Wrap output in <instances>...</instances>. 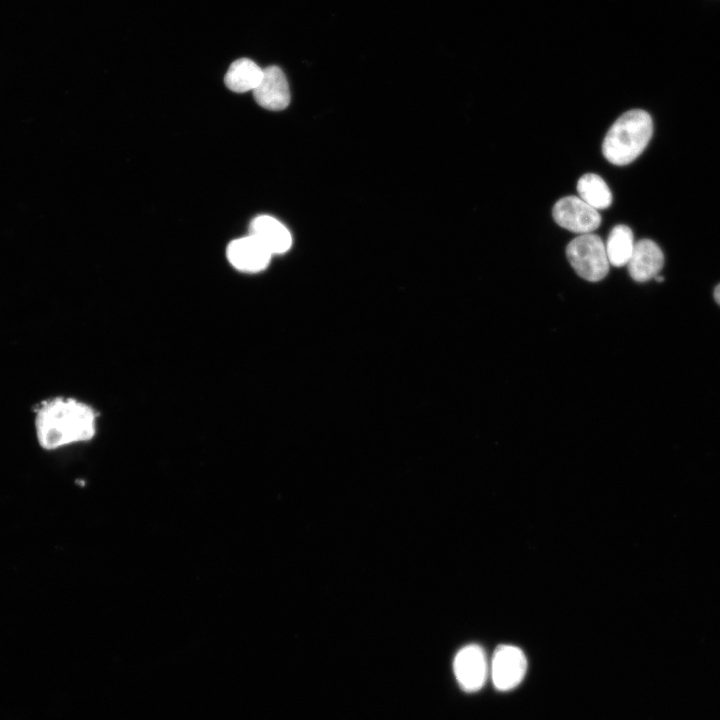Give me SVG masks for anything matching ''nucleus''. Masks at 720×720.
I'll return each instance as SVG.
<instances>
[{
	"mask_svg": "<svg viewBox=\"0 0 720 720\" xmlns=\"http://www.w3.org/2000/svg\"><path fill=\"white\" fill-rule=\"evenodd\" d=\"M226 256L229 263L239 271L259 272L268 266L272 254L254 236L248 235L231 241Z\"/></svg>",
	"mask_w": 720,
	"mask_h": 720,
	"instance_id": "obj_7",
	"label": "nucleus"
},
{
	"mask_svg": "<svg viewBox=\"0 0 720 720\" xmlns=\"http://www.w3.org/2000/svg\"><path fill=\"white\" fill-rule=\"evenodd\" d=\"M652 133L653 122L648 112L629 110L608 130L603 140L602 153L614 165H627L644 151Z\"/></svg>",
	"mask_w": 720,
	"mask_h": 720,
	"instance_id": "obj_2",
	"label": "nucleus"
},
{
	"mask_svg": "<svg viewBox=\"0 0 720 720\" xmlns=\"http://www.w3.org/2000/svg\"><path fill=\"white\" fill-rule=\"evenodd\" d=\"M453 670L460 687L466 692L481 689L487 679L489 666L482 647L470 644L458 651Z\"/></svg>",
	"mask_w": 720,
	"mask_h": 720,
	"instance_id": "obj_6",
	"label": "nucleus"
},
{
	"mask_svg": "<svg viewBox=\"0 0 720 720\" xmlns=\"http://www.w3.org/2000/svg\"><path fill=\"white\" fill-rule=\"evenodd\" d=\"M714 298L716 302L720 305V284L717 285L714 289Z\"/></svg>",
	"mask_w": 720,
	"mask_h": 720,
	"instance_id": "obj_14",
	"label": "nucleus"
},
{
	"mask_svg": "<svg viewBox=\"0 0 720 720\" xmlns=\"http://www.w3.org/2000/svg\"><path fill=\"white\" fill-rule=\"evenodd\" d=\"M579 197L596 210L606 209L612 203V193L597 174L588 173L581 176L577 182Z\"/></svg>",
	"mask_w": 720,
	"mask_h": 720,
	"instance_id": "obj_13",
	"label": "nucleus"
},
{
	"mask_svg": "<svg viewBox=\"0 0 720 720\" xmlns=\"http://www.w3.org/2000/svg\"><path fill=\"white\" fill-rule=\"evenodd\" d=\"M526 670L527 659L520 648L503 644L495 649L489 671L496 689L515 688L523 680Z\"/></svg>",
	"mask_w": 720,
	"mask_h": 720,
	"instance_id": "obj_4",
	"label": "nucleus"
},
{
	"mask_svg": "<svg viewBox=\"0 0 720 720\" xmlns=\"http://www.w3.org/2000/svg\"><path fill=\"white\" fill-rule=\"evenodd\" d=\"M552 215L559 226L580 235L593 232L601 224L598 210L576 196L559 199L553 206Z\"/></svg>",
	"mask_w": 720,
	"mask_h": 720,
	"instance_id": "obj_5",
	"label": "nucleus"
},
{
	"mask_svg": "<svg viewBox=\"0 0 720 720\" xmlns=\"http://www.w3.org/2000/svg\"><path fill=\"white\" fill-rule=\"evenodd\" d=\"M255 101L271 111L285 109L290 103V91L284 72L275 65L263 69V76L253 90Z\"/></svg>",
	"mask_w": 720,
	"mask_h": 720,
	"instance_id": "obj_8",
	"label": "nucleus"
},
{
	"mask_svg": "<svg viewBox=\"0 0 720 720\" xmlns=\"http://www.w3.org/2000/svg\"><path fill=\"white\" fill-rule=\"evenodd\" d=\"M263 69L248 58L235 60L224 77L227 88L236 93L253 91L260 83Z\"/></svg>",
	"mask_w": 720,
	"mask_h": 720,
	"instance_id": "obj_11",
	"label": "nucleus"
},
{
	"mask_svg": "<svg viewBox=\"0 0 720 720\" xmlns=\"http://www.w3.org/2000/svg\"><path fill=\"white\" fill-rule=\"evenodd\" d=\"M249 235L259 240L271 254L284 253L292 244L288 229L277 219L268 215L255 217L249 228Z\"/></svg>",
	"mask_w": 720,
	"mask_h": 720,
	"instance_id": "obj_10",
	"label": "nucleus"
},
{
	"mask_svg": "<svg viewBox=\"0 0 720 720\" xmlns=\"http://www.w3.org/2000/svg\"><path fill=\"white\" fill-rule=\"evenodd\" d=\"M566 256L576 273L587 281L602 280L608 273L610 263L605 244L596 234H581L571 240Z\"/></svg>",
	"mask_w": 720,
	"mask_h": 720,
	"instance_id": "obj_3",
	"label": "nucleus"
},
{
	"mask_svg": "<svg viewBox=\"0 0 720 720\" xmlns=\"http://www.w3.org/2000/svg\"><path fill=\"white\" fill-rule=\"evenodd\" d=\"M634 245L632 230L623 224L616 225L611 230L605 245L609 263L616 267L627 265Z\"/></svg>",
	"mask_w": 720,
	"mask_h": 720,
	"instance_id": "obj_12",
	"label": "nucleus"
},
{
	"mask_svg": "<svg viewBox=\"0 0 720 720\" xmlns=\"http://www.w3.org/2000/svg\"><path fill=\"white\" fill-rule=\"evenodd\" d=\"M97 418L93 407L72 397L44 400L35 410L37 441L45 450L87 442L96 434Z\"/></svg>",
	"mask_w": 720,
	"mask_h": 720,
	"instance_id": "obj_1",
	"label": "nucleus"
},
{
	"mask_svg": "<svg viewBox=\"0 0 720 720\" xmlns=\"http://www.w3.org/2000/svg\"><path fill=\"white\" fill-rule=\"evenodd\" d=\"M663 264L664 255L660 247L650 239H642L635 243L627 266L633 280L645 282L655 278Z\"/></svg>",
	"mask_w": 720,
	"mask_h": 720,
	"instance_id": "obj_9",
	"label": "nucleus"
}]
</instances>
